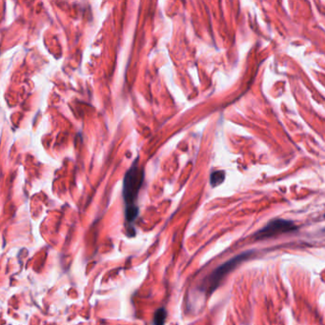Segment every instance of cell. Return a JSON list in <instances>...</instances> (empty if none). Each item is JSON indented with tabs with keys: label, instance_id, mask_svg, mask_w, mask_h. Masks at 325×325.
I'll return each instance as SVG.
<instances>
[{
	"label": "cell",
	"instance_id": "obj_1",
	"mask_svg": "<svg viewBox=\"0 0 325 325\" xmlns=\"http://www.w3.org/2000/svg\"><path fill=\"white\" fill-rule=\"evenodd\" d=\"M144 180V170L139 164L137 159L133 163L123 179V200L125 203V218L130 224L136 220L139 216V207L137 205L139 193Z\"/></svg>",
	"mask_w": 325,
	"mask_h": 325
},
{
	"label": "cell",
	"instance_id": "obj_2",
	"mask_svg": "<svg viewBox=\"0 0 325 325\" xmlns=\"http://www.w3.org/2000/svg\"><path fill=\"white\" fill-rule=\"evenodd\" d=\"M252 253L253 251H247L231 258L225 264H221L205 279V281L202 284V289H205L208 294H212L219 287L220 282L223 281V279L228 275L229 273L234 270L238 264L246 261Z\"/></svg>",
	"mask_w": 325,
	"mask_h": 325
},
{
	"label": "cell",
	"instance_id": "obj_3",
	"mask_svg": "<svg viewBox=\"0 0 325 325\" xmlns=\"http://www.w3.org/2000/svg\"><path fill=\"white\" fill-rule=\"evenodd\" d=\"M297 229V225L291 220L276 219L269 221L264 228L258 230L254 237L255 240H262L265 238L276 237L281 234L294 232Z\"/></svg>",
	"mask_w": 325,
	"mask_h": 325
},
{
	"label": "cell",
	"instance_id": "obj_4",
	"mask_svg": "<svg viewBox=\"0 0 325 325\" xmlns=\"http://www.w3.org/2000/svg\"><path fill=\"white\" fill-rule=\"evenodd\" d=\"M225 179V173L223 171H215L210 176V182L213 187L221 184Z\"/></svg>",
	"mask_w": 325,
	"mask_h": 325
},
{
	"label": "cell",
	"instance_id": "obj_5",
	"mask_svg": "<svg viewBox=\"0 0 325 325\" xmlns=\"http://www.w3.org/2000/svg\"><path fill=\"white\" fill-rule=\"evenodd\" d=\"M166 316H167V313H166L165 308H160V309H158V311L156 312V314H155V316H154L153 325L165 324Z\"/></svg>",
	"mask_w": 325,
	"mask_h": 325
}]
</instances>
